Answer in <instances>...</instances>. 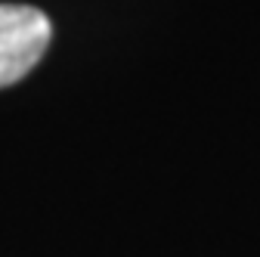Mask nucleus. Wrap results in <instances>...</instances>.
<instances>
[{
    "label": "nucleus",
    "mask_w": 260,
    "mask_h": 257,
    "mask_svg": "<svg viewBox=\"0 0 260 257\" xmlns=\"http://www.w3.org/2000/svg\"><path fill=\"white\" fill-rule=\"evenodd\" d=\"M53 38L50 19L25 4H0V90L22 81L44 59Z\"/></svg>",
    "instance_id": "1"
}]
</instances>
